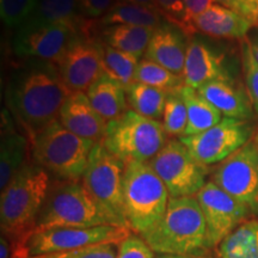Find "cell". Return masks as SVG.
I'll list each match as a JSON object with an SVG mask.
<instances>
[{
	"label": "cell",
	"instance_id": "obj_4",
	"mask_svg": "<svg viewBox=\"0 0 258 258\" xmlns=\"http://www.w3.org/2000/svg\"><path fill=\"white\" fill-rule=\"evenodd\" d=\"M123 201L129 228L143 237L163 219L170 194L150 164L129 161L124 169Z\"/></svg>",
	"mask_w": 258,
	"mask_h": 258
},
{
	"label": "cell",
	"instance_id": "obj_3",
	"mask_svg": "<svg viewBox=\"0 0 258 258\" xmlns=\"http://www.w3.org/2000/svg\"><path fill=\"white\" fill-rule=\"evenodd\" d=\"M50 188V177L37 164H25L2 191L0 226L8 239L18 241L34 230Z\"/></svg>",
	"mask_w": 258,
	"mask_h": 258
},
{
	"label": "cell",
	"instance_id": "obj_37",
	"mask_svg": "<svg viewBox=\"0 0 258 258\" xmlns=\"http://www.w3.org/2000/svg\"><path fill=\"white\" fill-rule=\"evenodd\" d=\"M115 0H77L78 10L84 17L99 18L114 6Z\"/></svg>",
	"mask_w": 258,
	"mask_h": 258
},
{
	"label": "cell",
	"instance_id": "obj_40",
	"mask_svg": "<svg viewBox=\"0 0 258 258\" xmlns=\"http://www.w3.org/2000/svg\"><path fill=\"white\" fill-rule=\"evenodd\" d=\"M117 2L129 3V4L141 5V6H145V8H150V9L158 10L156 0H117ZM158 11H159V10H158Z\"/></svg>",
	"mask_w": 258,
	"mask_h": 258
},
{
	"label": "cell",
	"instance_id": "obj_9",
	"mask_svg": "<svg viewBox=\"0 0 258 258\" xmlns=\"http://www.w3.org/2000/svg\"><path fill=\"white\" fill-rule=\"evenodd\" d=\"M125 163L96 144L83 176V184L116 226L129 228L123 201ZM131 230V228H129Z\"/></svg>",
	"mask_w": 258,
	"mask_h": 258
},
{
	"label": "cell",
	"instance_id": "obj_36",
	"mask_svg": "<svg viewBox=\"0 0 258 258\" xmlns=\"http://www.w3.org/2000/svg\"><path fill=\"white\" fill-rule=\"evenodd\" d=\"M117 258H156V254L143 237L131 234L118 245Z\"/></svg>",
	"mask_w": 258,
	"mask_h": 258
},
{
	"label": "cell",
	"instance_id": "obj_42",
	"mask_svg": "<svg viewBox=\"0 0 258 258\" xmlns=\"http://www.w3.org/2000/svg\"><path fill=\"white\" fill-rule=\"evenodd\" d=\"M156 258H186L183 256H177V254H167V253H157Z\"/></svg>",
	"mask_w": 258,
	"mask_h": 258
},
{
	"label": "cell",
	"instance_id": "obj_6",
	"mask_svg": "<svg viewBox=\"0 0 258 258\" xmlns=\"http://www.w3.org/2000/svg\"><path fill=\"white\" fill-rule=\"evenodd\" d=\"M103 225L115 224L82 182L57 180L55 185L49 188L32 231L59 227L85 228Z\"/></svg>",
	"mask_w": 258,
	"mask_h": 258
},
{
	"label": "cell",
	"instance_id": "obj_10",
	"mask_svg": "<svg viewBox=\"0 0 258 258\" xmlns=\"http://www.w3.org/2000/svg\"><path fill=\"white\" fill-rule=\"evenodd\" d=\"M148 164L164 182L171 199L196 196L207 183L209 167L196 160L179 139L167 140Z\"/></svg>",
	"mask_w": 258,
	"mask_h": 258
},
{
	"label": "cell",
	"instance_id": "obj_20",
	"mask_svg": "<svg viewBox=\"0 0 258 258\" xmlns=\"http://www.w3.org/2000/svg\"><path fill=\"white\" fill-rule=\"evenodd\" d=\"M192 27L195 32H202L211 37L244 40L256 25L238 12L219 4H213L205 12L194 18Z\"/></svg>",
	"mask_w": 258,
	"mask_h": 258
},
{
	"label": "cell",
	"instance_id": "obj_45",
	"mask_svg": "<svg viewBox=\"0 0 258 258\" xmlns=\"http://www.w3.org/2000/svg\"><path fill=\"white\" fill-rule=\"evenodd\" d=\"M256 140H257V143H258V134H257V138H256Z\"/></svg>",
	"mask_w": 258,
	"mask_h": 258
},
{
	"label": "cell",
	"instance_id": "obj_5",
	"mask_svg": "<svg viewBox=\"0 0 258 258\" xmlns=\"http://www.w3.org/2000/svg\"><path fill=\"white\" fill-rule=\"evenodd\" d=\"M31 141L34 163L62 182L83 179L96 145L70 132L59 121L50 123Z\"/></svg>",
	"mask_w": 258,
	"mask_h": 258
},
{
	"label": "cell",
	"instance_id": "obj_22",
	"mask_svg": "<svg viewBox=\"0 0 258 258\" xmlns=\"http://www.w3.org/2000/svg\"><path fill=\"white\" fill-rule=\"evenodd\" d=\"M85 93L93 109L106 122L121 117L128 110L125 89L106 74L97 79Z\"/></svg>",
	"mask_w": 258,
	"mask_h": 258
},
{
	"label": "cell",
	"instance_id": "obj_30",
	"mask_svg": "<svg viewBox=\"0 0 258 258\" xmlns=\"http://www.w3.org/2000/svg\"><path fill=\"white\" fill-rule=\"evenodd\" d=\"M134 83H141L165 91H172L184 85L182 76L171 72L147 57H143L139 61Z\"/></svg>",
	"mask_w": 258,
	"mask_h": 258
},
{
	"label": "cell",
	"instance_id": "obj_13",
	"mask_svg": "<svg viewBox=\"0 0 258 258\" xmlns=\"http://www.w3.org/2000/svg\"><path fill=\"white\" fill-rule=\"evenodd\" d=\"M79 34L77 21L31 28L19 27L12 40V48L19 57L57 64Z\"/></svg>",
	"mask_w": 258,
	"mask_h": 258
},
{
	"label": "cell",
	"instance_id": "obj_1",
	"mask_svg": "<svg viewBox=\"0 0 258 258\" xmlns=\"http://www.w3.org/2000/svg\"><path fill=\"white\" fill-rule=\"evenodd\" d=\"M71 95L55 63L27 59L10 77L6 98L32 140L59 120L61 108Z\"/></svg>",
	"mask_w": 258,
	"mask_h": 258
},
{
	"label": "cell",
	"instance_id": "obj_41",
	"mask_svg": "<svg viewBox=\"0 0 258 258\" xmlns=\"http://www.w3.org/2000/svg\"><path fill=\"white\" fill-rule=\"evenodd\" d=\"M247 40L250 42V46H251V49L253 51V55L258 61V29L251 32L250 36L247 35Z\"/></svg>",
	"mask_w": 258,
	"mask_h": 258
},
{
	"label": "cell",
	"instance_id": "obj_8",
	"mask_svg": "<svg viewBox=\"0 0 258 258\" xmlns=\"http://www.w3.org/2000/svg\"><path fill=\"white\" fill-rule=\"evenodd\" d=\"M132 234L129 228L115 225L96 227H59L32 231L16 241L15 258H30L61 251L77 250L96 245H120Z\"/></svg>",
	"mask_w": 258,
	"mask_h": 258
},
{
	"label": "cell",
	"instance_id": "obj_14",
	"mask_svg": "<svg viewBox=\"0 0 258 258\" xmlns=\"http://www.w3.org/2000/svg\"><path fill=\"white\" fill-rule=\"evenodd\" d=\"M195 198L206 220L209 249L219 246L251 214L249 208L225 192L212 180L206 183Z\"/></svg>",
	"mask_w": 258,
	"mask_h": 258
},
{
	"label": "cell",
	"instance_id": "obj_29",
	"mask_svg": "<svg viewBox=\"0 0 258 258\" xmlns=\"http://www.w3.org/2000/svg\"><path fill=\"white\" fill-rule=\"evenodd\" d=\"M77 9V0H38L34 12L21 27H41L76 21Z\"/></svg>",
	"mask_w": 258,
	"mask_h": 258
},
{
	"label": "cell",
	"instance_id": "obj_35",
	"mask_svg": "<svg viewBox=\"0 0 258 258\" xmlns=\"http://www.w3.org/2000/svg\"><path fill=\"white\" fill-rule=\"evenodd\" d=\"M157 8L164 18L171 24L186 30V11L184 0H156Z\"/></svg>",
	"mask_w": 258,
	"mask_h": 258
},
{
	"label": "cell",
	"instance_id": "obj_7",
	"mask_svg": "<svg viewBox=\"0 0 258 258\" xmlns=\"http://www.w3.org/2000/svg\"><path fill=\"white\" fill-rule=\"evenodd\" d=\"M163 123L128 109L121 117L108 122L102 144L118 159L150 163L167 143Z\"/></svg>",
	"mask_w": 258,
	"mask_h": 258
},
{
	"label": "cell",
	"instance_id": "obj_34",
	"mask_svg": "<svg viewBox=\"0 0 258 258\" xmlns=\"http://www.w3.org/2000/svg\"><path fill=\"white\" fill-rule=\"evenodd\" d=\"M118 245L104 244L96 246L83 247V249L61 251L48 254H41L30 258H117Z\"/></svg>",
	"mask_w": 258,
	"mask_h": 258
},
{
	"label": "cell",
	"instance_id": "obj_16",
	"mask_svg": "<svg viewBox=\"0 0 258 258\" xmlns=\"http://www.w3.org/2000/svg\"><path fill=\"white\" fill-rule=\"evenodd\" d=\"M182 77L184 85L195 90L213 80L232 78L226 70L222 55L199 38L188 41Z\"/></svg>",
	"mask_w": 258,
	"mask_h": 258
},
{
	"label": "cell",
	"instance_id": "obj_32",
	"mask_svg": "<svg viewBox=\"0 0 258 258\" xmlns=\"http://www.w3.org/2000/svg\"><path fill=\"white\" fill-rule=\"evenodd\" d=\"M38 0H0V17L6 27L18 29L36 8Z\"/></svg>",
	"mask_w": 258,
	"mask_h": 258
},
{
	"label": "cell",
	"instance_id": "obj_38",
	"mask_svg": "<svg viewBox=\"0 0 258 258\" xmlns=\"http://www.w3.org/2000/svg\"><path fill=\"white\" fill-rule=\"evenodd\" d=\"M214 2L219 5L232 10V11L238 12L244 17L249 18L250 21L253 22L256 27H258L254 0H214Z\"/></svg>",
	"mask_w": 258,
	"mask_h": 258
},
{
	"label": "cell",
	"instance_id": "obj_15",
	"mask_svg": "<svg viewBox=\"0 0 258 258\" xmlns=\"http://www.w3.org/2000/svg\"><path fill=\"white\" fill-rule=\"evenodd\" d=\"M56 66L64 85L71 92H86L104 74L101 44L95 43L80 32Z\"/></svg>",
	"mask_w": 258,
	"mask_h": 258
},
{
	"label": "cell",
	"instance_id": "obj_33",
	"mask_svg": "<svg viewBox=\"0 0 258 258\" xmlns=\"http://www.w3.org/2000/svg\"><path fill=\"white\" fill-rule=\"evenodd\" d=\"M241 62L245 77V86L258 116V61L253 55L247 37L241 40Z\"/></svg>",
	"mask_w": 258,
	"mask_h": 258
},
{
	"label": "cell",
	"instance_id": "obj_26",
	"mask_svg": "<svg viewBox=\"0 0 258 258\" xmlns=\"http://www.w3.org/2000/svg\"><path fill=\"white\" fill-rule=\"evenodd\" d=\"M220 258H258V220L238 226L219 244Z\"/></svg>",
	"mask_w": 258,
	"mask_h": 258
},
{
	"label": "cell",
	"instance_id": "obj_27",
	"mask_svg": "<svg viewBox=\"0 0 258 258\" xmlns=\"http://www.w3.org/2000/svg\"><path fill=\"white\" fill-rule=\"evenodd\" d=\"M169 92L141 83H133L125 89L127 102L132 110L157 121L163 118Z\"/></svg>",
	"mask_w": 258,
	"mask_h": 258
},
{
	"label": "cell",
	"instance_id": "obj_2",
	"mask_svg": "<svg viewBox=\"0 0 258 258\" xmlns=\"http://www.w3.org/2000/svg\"><path fill=\"white\" fill-rule=\"evenodd\" d=\"M143 238L156 253L194 257L209 249L207 226L198 199L170 198L163 219Z\"/></svg>",
	"mask_w": 258,
	"mask_h": 258
},
{
	"label": "cell",
	"instance_id": "obj_28",
	"mask_svg": "<svg viewBox=\"0 0 258 258\" xmlns=\"http://www.w3.org/2000/svg\"><path fill=\"white\" fill-rule=\"evenodd\" d=\"M102 66L104 74L127 89L134 83L135 72L140 59L125 51L101 44Z\"/></svg>",
	"mask_w": 258,
	"mask_h": 258
},
{
	"label": "cell",
	"instance_id": "obj_17",
	"mask_svg": "<svg viewBox=\"0 0 258 258\" xmlns=\"http://www.w3.org/2000/svg\"><path fill=\"white\" fill-rule=\"evenodd\" d=\"M57 121L70 132L95 144L102 143L108 125V122L93 109L85 92L72 93L67 98Z\"/></svg>",
	"mask_w": 258,
	"mask_h": 258
},
{
	"label": "cell",
	"instance_id": "obj_21",
	"mask_svg": "<svg viewBox=\"0 0 258 258\" xmlns=\"http://www.w3.org/2000/svg\"><path fill=\"white\" fill-rule=\"evenodd\" d=\"M2 144H0V189L2 191L25 164L28 140L12 125L9 112H3Z\"/></svg>",
	"mask_w": 258,
	"mask_h": 258
},
{
	"label": "cell",
	"instance_id": "obj_46",
	"mask_svg": "<svg viewBox=\"0 0 258 258\" xmlns=\"http://www.w3.org/2000/svg\"><path fill=\"white\" fill-rule=\"evenodd\" d=\"M12 258H15V257H14V254H12Z\"/></svg>",
	"mask_w": 258,
	"mask_h": 258
},
{
	"label": "cell",
	"instance_id": "obj_24",
	"mask_svg": "<svg viewBox=\"0 0 258 258\" xmlns=\"http://www.w3.org/2000/svg\"><path fill=\"white\" fill-rule=\"evenodd\" d=\"M156 29L137 25H109L102 32L106 46L139 57L145 56Z\"/></svg>",
	"mask_w": 258,
	"mask_h": 258
},
{
	"label": "cell",
	"instance_id": "obj_19",
	"mask_svg": "<svg viewBox=\"0 0 258 258\" xmlns=\"http://www.w3.org/2000/svg\"><path fill=\"white\" fill-rule=\"evenodd\" d=\"M186 48L188 41L182 29L166 22L154 30L144 57L182 76L184 71Z\"/></svg>",
	"mask_w": 258,
	"mask_h": 258
},
{
	"label": "cell",
	"instance_id": "obj_31",
	"mask_svg": "<svg viewBox=\"0 0 258 258\" xmlns=\"http://www.w3.org/2000/svg\"><path fill=\"white\" fill-rule=\"evenodd\" d=\"M179 89V88H178ZM178 89L169 92L164 108L163 123L164 131L170 138H182L188 125V110Z\"/></svg>",
	"mask_w": 258,
	"mask_h": 258
},
{
	"label": "cell",
	"instance_id": "obj_25",
	"mask_svg": "<svg viewBox=\"0 0 258 258\" xmlns=\"http://www.w3.org/2000/svg\"><path fill=\"white\" fill-rule=\"evenodd\" d=\"M163 18L158 10L129 4V3L116 2L114 6L103 16L101 23L105 27L122 24L157 29L164 24Z\"/></svg>",
	"mask_w": 258,
	"mask_h": 258
},
{
	"label": "cell",
	"instance_id": "obj_12",
	"mask_svg": "<svg viewBox=\"0 0 258 258\" xmlns=\"http://www.w3.org/2000/svg\"><path fill=\"white\" fill-rule=\"evenodd\" d=\"M252 135L250 121L222 117L218 124L202 133L178 139L196 160L209 166L224 161L249 143Z\"/></svg>",
	"mask_w": 258,
	"mask_h": 258
},
{
	"label": "cell",
	"instance_id": "obj_43",
	"mask_svg": "<svg viewBox=\"0 0 258 258\" xmlns=\"http://www.w3.org/2000/svg\"><path fill=\"white\" fill-rule=\"evenodd\" d=\"M254 4H256V12H257V22H258V0H254Z\"/></svg>",
	"mask_w": 258,
	"mask_h": 258
},
{
	"label": "cell",
	"instance_id": "obj_18",
	"mask_svg": "<svg viewBox=\"0 0 258 258\" xmlns=\"http://www.w3.org/2000/svg\"><path fill=\"white\" fill-rule=\"evenodd\" d=\"M198 92L225 117L244 121L253 117V106L246 88L235 83L233 78L213 80L198 89Z\"/></svg>",
	"mask_w": 258,
	"mask_h": 258
},
{
	"label": "cell",
	"instance_id": "obj_11",
	"mask_svg": "<svg viewBox=\"0 0 258 258\" xmlns=\"http://www.w3.org/2000/svg\"><path fill=\"white\" fill-rule=\"evenodd\" d=\"M212 182L258 214V143L250 140L213 170Z\"/></svg>",
	"mask_w": 258,
	"mask_h": 258
},
{
	"label": "cell",
	"instance_id": "obj_23",
	"mask_svg": "<svg viewBox=\"0 0 258 258\" xmlns=\"http://www.w3.org/2000/svg\"><path fill=\"white\" fill-rule=\"evenodd\" d=\"M178 91L188 110V125L183 137L202 133L222 120L221 112L200 95L198 90L183 85Z\"/></svg>",
	"mask_w": 258,
	"mask_h": 258
},
{
	"label": "cell",
	"instance_id": "obj_39",
	"mask_svg": "<svg viewBox=\"0 0 258 258\" xmlns=\"http://www.w3.org/2000/svg\"><path fill=\"white\" fill-rule=\"evenodd\" d=\"M185 2V11H186V36H192L196 32L194 30L192 21L202 12L211 8L214 4V0H184Z\"/></svg>",
	"mask_w": 258,
	"mask_h": 258
},
{
	"label": "cell",
	"instance_id": "obj_44",
	"mask_svg": "<svg viewBox=\"0 0 258 258\" xmlns=\"http://www.w3.org/2000/svg\"><path fill=\"white\" fill-rule=\"evenodd\" d=\"M186 258H205V257H186Z\"/></svg>",
	"mask_w": 258,
	"mask_h": 258
}]
</instances>
